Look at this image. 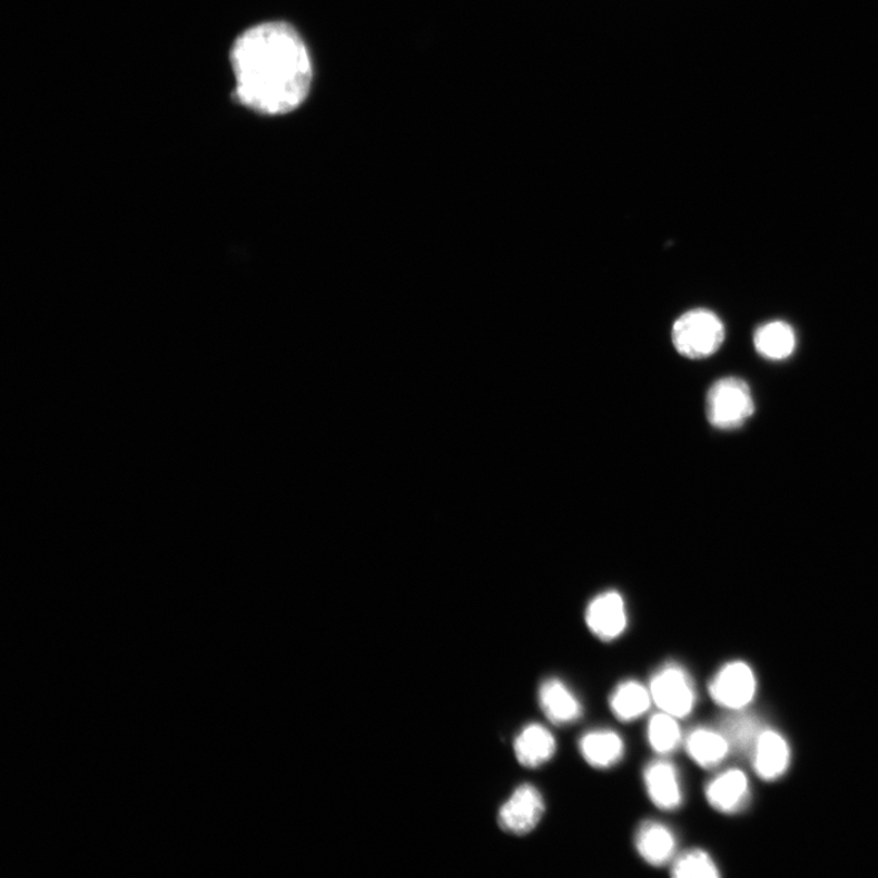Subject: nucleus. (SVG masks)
Instances as JSON below:
<instances>
[{
	"label": "nucleus",
	"instance_id": "nucleus-1",
	"mask_svg": "<svg viewBox=\"0 0 878 878\" xmlns=\"http://www.w3.org/2000/svg\"><path fill=\"white\" fill-rule=\"evenodd\" d=\"M235 97L240 105L284 116L308 97L312 61L298 32L285 22H265L241 33L233 49Z\"/></svg>",
	"mask_w": 878,
	"mask_h": 878
},
{
	"label": "nucleus",
	"instance_id": "nucleus-2",
	"mask_svg": "<svg viewBox=\"0 0 878 878\" xmlns=\"http://www.w3.org/2000/svg\"><path fill=\"white\" fill-rule=\"evenodd\" d=\"M724 337L727 328L720 316L704 308L683 313L671 331L674 349L692 361L710 358L722 347Z\"/></svg>",
	"mask_w": 878,
	"mask_h": 878
},
{
	"label": "nucleus",
	"instance_id": "nucleus-3",
	"mask_svg": "<svg viewBox=\"0 0 878 878\" xmlns=\"http://www.w3.org/2000/svg\"><path fill=\"white\" fill-rule=\"evenodd\" d=\"M706 413L712 427L721 431L740 428L756 413L752 389L740 377H722L707 393Z\"/></svg>",
	"mask_w": 878,
	"mask_h": 878
},
{
	"label": "nucleus",
	"instance_id": "nucleus-4",
	"mask_svg": "<svg viewBox=\"0 0 878 878\" xmlns=\"http://www.w3.org/2000/svg\"><path fill=\"white\" fill-rule=\"evenodd\" d=\"M649 691L660 711L678 719L690 717L697 704V691L691 674L673 661L653 673Z\"/></svg>",
	"mask_w": 878,
	"mask_h": 878
},
{
	"label": "nucleus",
	"instance_id": "nucleus-5",
	"mask_svg": "<svg viewBox=\"0 0 878 878\" xmlns=\"http://www.w3.org/2000/svg\"><path fill=\"white\" fill-rule=\"evenodd\" d=\"M708 691L718 706L741 711L753 702L757 694L756 673L744 661H731L716 673Z\"/></svg>",
	"mask_w": 878,
	"mask_h": 878
},
{
	"label": "nucleus",
	"instance_id": "nucleus-6",
	"mask_svg": "<svg viewBox=\"0 0 878 878\" xmlns=\"http://www.w3.org/2000/svg\"><path fill=\"white\" fill-rule=\"evenodd\" d=\"M544 813V798L539 788L523 783L501 807L499 825L506 833L526 836L536 829Z\"/></svg>",
	"mask_w": 878,
	"mask_h": 878
},
{
	"label": "nucleus",
	"instance_id": "nucleus-7",
	"mask_svg": "<svg viewBox=\"0 0 878 878\" xmlns=\"http://www.w3.org/2000/svg\"><path fill=\"white\" fill-rule=\"evenodd\" d=\"M585 625L595 638L609 643L621 638L629 627L625 600L618 591L598 594L585 609Z\"/></svg>",
	"mask_w": 878,
	"mask_h": 878
},
{
	"label": "nucleus",
	"instance_id": "nucleus-8",
	"mask_svg": "<svg viewBox=\"0 0 878 878\" xmlns=\"http://www.w3.org/2000/svg\"><path fill=\"white\" fill-rule=\"evenodd\" d=\"M643 780L649 799L660 810L674 811L683 803L682 787L677 767L667 760L648 763Z\"/></svg>",
	"mask_w": 878,
	"mask_h": 878
},
{
	"label": "nucleus",
	"instance_id": "nucleus-9",
	"mask_svg": "<svg viewBox=\"0 0 878 878\" xmlns=\"http://www.w3.org/2000/svg\"><path fill=\"white\" fill-rule=\"evenodd\" d=\"M706 798L712 809L728 816L742 811L750 799L747 775L740 769L721 772L707 785Z\"/></svg>",
	"mask_w": 878,
	"mask_h": 878
},
{
	"label": "nucleus",
	"instance_id": "nucleus-10",
	"mask_svg": "<svg viewBox=\"0 0 878 878\" xmlns=\"http://www.w3.org/2000/svg\"><path fill=\"white\" fill-rule=\"evenodd\" d=\"M539 702L543 714L556 727L575 723L583 716L579 698L556 678L546 679L539 690Z\"/></svg>",
	"mask_w": 878,
	"mask_h": 878
},
{
	"label": "nucleus",
	"instance_id": "nucleus-11",
	"mask_svg": "<svg viewBox=\"0 0 878 878\" xmlns=\"http://www.w3.org/2000/svg\"><path fill=\"white\" fill-rule=\"evenodd\" d=\"M752 759L759 778L775 781L790 767L791 749L779 732L762 730L752 749Z\"/></svg>",
	"mask_w": 878,
	"mask_h": 878
},
{
	"label": "nucleus",
	"instance_id": "nucleus-12",
	"mask_svg": "<svg viewBox=\"0 0 878 878\" xmlns=\"http://www.w3.org/2000/svg\"><path fill=\"white\" fill-rule=\"evenodd\" d=\"M634 846L640 857L651 867L663 868L674 858L677 836L664 823L644 821L634 836Z\"/></svg>",
	"mask_w": 878,
	"mask_h": 878
},
{
	"label": "nucleus",
	"instance_id": "nucleus-13",
	"mask_svg": "<svg viewBox=\"0 0 878 878\" xmlns=\"http://www.w3.org/2000/svg\"><path fill=\"white\" fill-rule=\"evenodd\" d=\"M554 734L541 723H530L517 734L514 753L526 769H539L551 761L556 753Z\"/></svg>",
	"mask_w": 878,
	"mask_h": 878
},
{
	"label": "nucleus",
	"instance_id": "nucleus-14",
	"mask_svg": "<svg viewBox=\"0 0 878 878\" xmlns=\"http://www.w3.org/2000/svg\"><path fill=\"white\" fill-rule=\"evenodd\" d=\"M582 758L596 770L612 769L625 756L622 737L612 730H594L584 733L579 741Z\"/></svg>",
	"mask_w": 878,
	"mask_h": 878
},
{
	"label": "nucleus",
	"instance_id": "nucleus-15",
	"mask_svg": "<svg viewBox=\"0 0 878 878\" xmlns=\"http://www.w3.org/2000/svg\"><path fill=\"white\" fill-rule=\"evenodd\" d=\"M687 754L702 769H714L730 754L731 746L721 731L697 728L684 740Z\"/></svg>",
	"mask_w": 878,
	"mask_h": 878
},
{
	"label": "nucleus",
	"instance_id": "nucleus-16",
	"mask_svg": "<svg viewBox=\"0 0 878 878\" xmlns=\"http://www.w3.org/2000/svg\"><path fill=\"white\" fill-rule=\"evenodd\" d=\"M754 348L763 359L781 362L790 358L797 347L796 331L781 320L759 326L753 337Z\"/></svg>",
	"mask_w": 878,
	"mask_h": 878
},
{
	"label": "nucleus",
	"instance_id": "nucleus-17",
	"mask_svg": "<svg viewBox=\"0 0 878 878\" xmlns=\"http://www.w3.org/2000/svg\"><path fill=\"white\" fill-rule=\"evenodd\" d=\"M652 702L651 691L635 680H627L619 683L609 698V707L613 716L625 723L643 717L651 708Z\"/></svg>",
	"mask_w": 878,
	"mask_h": 878
},
{
	"label": "nucleus",
	"instance_id": "nucleus-18",
	"mask_svg": "<svg viewBox=\"0 0 878 878\" xmlns=\"http://www.w3.org/2000/svg\"><path fill=\"white\" fill-rule=\"evenodd\" d=\"M762 730L761 723L756 717L743 714L741 711H736L734 714L724 718L720 729L728 738L731 749L743 753L752 752Z\"/></svg>",
	"mask_w": 878,
	"mask_h": 878
},
{
	"label": "nucleus",
	"instance_id": "nucleus-19",
	"mask_svg": "<svg viewBox=\"0 0 878 878\" xmlns=\"http://www.w3.org/2000/svg\"><path fill=\"white\" fill-rule=\"evenodd\" d=\"M647 736L649 744L660 756L677 752L682 743V732L678 718L664 711H660L649 719Z\"/></svg>",
	"mask_w": 878,
	"mask_h": 878
},
{
	"label": "nucleus",
	"instance_id": "nucleus-20",
	"mask_svg": "<svg viewBox=\"0 0 878 878\" xmlns=\"http://www.w3.org/2000/svg\"><path fill=\"white\" fill-rule=\"evenodd\" d=\"M671 876L677 878H718V865L703 849H689L672 860Z\"/></svg>",
	"mask_w": 878,
	"mask_h": 878
}]
</instances>
